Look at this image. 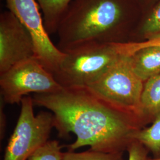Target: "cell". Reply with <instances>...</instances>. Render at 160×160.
Segmentation results:
<instances>
[{
    "label": "cell",
    "instance_id": "13",
    "mask_svg": "<svg viewBox=\"0 0 160 160\" xmlns=\"http://www.w3.org/2000/svg\"><path fill=\"white\" fill-rule=\"evenodd\" d=\"M62 146L57 140L48 141L36 150L26 160H63Z\"/></svg>",
    "mask_w": 160,
    "mask_h": 160
},
{
    "label": "cell",
    "instance_id": "16",
    "mask_svg": "<svg viewBox=\"0 0 160 160\" xmlns=\"http://www.w3.org/2000/svg\"><path fill=\"white\" fill-rule=\"evenodd\" d=\"M153 46H160V33L150 36L148 39L144 42H128L125 43L126 52L129 55H131L141 49Z\"/></svg>",
    "mask_w": 160,
    "mask_h": 160
},
{
    "label": "cell",
    "instance_id": "1",
    "mask_svg": "<svg viewBox=\"0 0 160 160\" xmlns=\"http://www.w3.org/2000/svg\"><path fill=\"white\" fill-rule=\"evenodd\" d=\"M34 105L51 111L59 137L76 136L66 146L69 151L89 146L104 153L123 152L133 135L143 128L138 118L110 106L86 88H63L50 94H35Z\"/></svg>",
    "mask_w": 160,
    "mask_h": 160
},
{
    "label": "cell",
    "instance_id": "3",
    "mask_svg": "<svg viewBox=\"0 0 160 160\" xmlns=\"http://www.w3.org/2000/svg\"><path fill=\"white\" fill-rule=\"evenodd\" d=\"M63 52L65 57L53 75L63 88L87 87L127 55L123 43L89 44Z\"/></svg>",
    "mask_w": 160,
    "mask_h": 160
},
{
    "label": "cell",
    "instance_id": "10",
    "mask_svg": "<svg viewBox=\"0 0 160 160\" xmlns=\"http://www.w3.org/2000/svg\"><path fill=\"white\" fill-rule=\"evenodd\" d=\"M141 113L144 124L160 116V74L144 82L141 99Z\"/></svg>",
    "mask_w": 160,
    "mask_h": 160
},
{
    "label": "cell",
    "instance_id": "4",
    "mask_svg": "<svg viewBox=\"0 0 160 160\" xmlns=\"http://www.w3.org/2000/svg\"><path fill=\"white\" fill-rule=\"evenodd\" d=\"M130 55H124L91 85L86 87L110 106L141 120V99L144 82L132 67Z\"/></svg>",
    "mask_w": 160,
    "mask_h": 160
},
{
    "label": "cell",
    "instance_id": "17",
    "mask_svg": "<svg viewBox=\"0 0 160 160\" xmlns=\"http://www.w3.org/2000/svg\"><path fill=\"white\" fill-rule=\"evenodd\" d=\"M128 160H147L149 151L136 140L132 141L127 150Z\"/></svg>",
    "mask_w": 160,
    "mask_h": 160
},
{
    "label": "cell",
    "instance_id": "6",
    "mask_svg": "<svg viewBox=\"0 0 160 160\" xmlns=\"http://www.w3.org/2000/svg\"><path fill=\"white\" fill-rule=\"evenodd\" d=\"M3 102L19 104L30 93L50 94L63 88L36 58L18 63L0 74Z\"/></svg>",
    "mask_w": 160,
    "mask_h": 160
},
{
    "label": "cell",
    "instance_id": "8",
    "mask_svg": "<svg viewBox=\"0 0 160 160\" xmlns=\"http://www.w3.org/2000/svg\"><path fill=\"white\" fill-rule=\"evenodd\" d=\"M33 58H36V51L30 31L12 12H2L0 14V74Z\"/></svg>",
    "mask_w": 160,
    "mask_h": 160
},
{
    "label": "cell",
    "instance_id": "15",
    "mask_svg": "<svg viewBox=\"0 0 160 160\" xmlns=\"http://www.w3.org/2000/svg\"><path fill=\"white\" fill-rule=\"evenodd\" d=\"M142 32L149 36L160 33V3L147 18L143 24Z\"/></svg>",
    "mask_w": 160,
    "mask_h": 160
},
{
    "label": "cell",
    "instance_id": "2",
    "mask_svg": "<svg viewBox=\"0 0 160 160\" xmlns=\"http://www.w3.org/2000/svg\"><path fill=\"white\" fill-rule=\"evenodd\" d=\"M127 10L123 0H73L59 24L62 52L95 43H122L118 35Z\"/></svg>",
    "mask_w": 160,
    "mask_h": 160
},
{
    "label": "cell",
    "instance_id": "14",
    "mask_svg": "<svg viewBox=\"0 0 160 160\" xmlns=\"http://www.w3.org/2000/svg\"><path fill=\"white\" fill-rule=\"evenodd\" d=\"M63 160H124V158L123 152L104 153L89 149L81 152L67 151L64 152Z\"/></svg>",
    "mask_w": 160,
    "mask_h": 160
},
{
    "label": "cell",
    "instance_id": "5",
    "mask_svg": "<svg viewBox=\"0 0 160 160\" xmlns=\"http://www.w3.org/2000/svg\"><path fill=\"white\" fill-rule=\"evenodd\" d=\"M30 96L23 97L17 124L6 147L3 160H26L49 140L54 128L52 112H41L35 116Z\"/></svg>",
    "mask_w": 160,
    "mask_h": 160
},
{
    "label": "cell",
    "instance_id": "11",
    "mask_svg": "<svg viewBox=\"0 0 160 160\" xmlns=\"http://www.w3.org/2000/svg\"><path fill=\"white\" fill-rule=\"evenodd\" d=\"M42 13L48 34L57 32L59 24L73 0H36Z\"/></svg>",
    "mask_w": 160,
    "mask_h": 160
},
{
    "label": "cell",
    "instance_id": "19",
    "mask_svg": "<svg viewBox=\"0 0 160 160\" xmlns=\"http://www.w3.org/2000/svg\"><path fill=\"white\" fill-rule=\"evenodd\" d=\"M147 160H160V157L158 158H148Z\"/></svg>",
    "mask_w": 160,
    "mask_h": 160
},
{
    "label": "cell",
    "instance_id": "9",
    "mask_svg": "<svg viewBox=\"0 0 160 160\" xmlns=\"http://www.w3.org/2000/svg\"><path fill=\"white\" fill-rule=\"evenodd\" d=\"M129 58L135 73L144 82L160 74V46L141 49L130 55Z\"/></svg>",
    "mask_w": 160,
    "mask_h": 160
},
{
    "label": "cell",
    "instance_id": "7",
    "mask_svg": "<svg viewBox=\"0 0 160 160\" xmlns=\"http://www.w3.org/2000/svg\"><path fill=\"white\" fill-rule=\"evenodd\" d=\"M10 12L29 30L34 39L36 58L53 74L65 53L53 43L45 29L42 14L36 0H5Z\"/></svg>",
    "mask_w": 160,
    "mask_h": 160
},
{
    "label": "cell",
    "instance_id": "12",
    "mask_svg": "<svg viewBox=\"0 0 160 160\" xmlns=\"http://www.w3.org/2000/svg\"><path fill=\"white\" fill-rule=\"evenodd\" d=\"M133 140L142 143L154 158L160 157V116L148 128H142L133 135Z\"/></svg>",
    "mask_w": 160,
    "mask_h": 160
},
{
    "label": "cell",
    "instance_id": "18",
    "mask_svg": "<svg viewBox=\"0 0 160 160\" xmlns=\"http://www.w3.org/2000/svg\"><path fill=\"white\" fill-rule=\"evenodd\" d=\"M0 134H1V139H3L5 135V131H6V116L4 113L3 109H2V106L1 105V110H0Z\"/></svg>",
    "mask_w": 160,
    "mask_h": 160
}]
</instances>
